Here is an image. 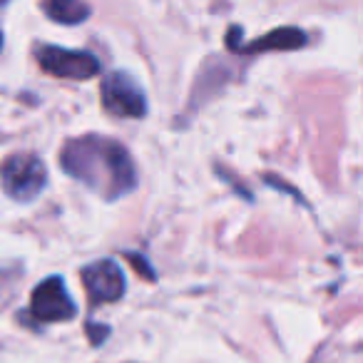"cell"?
Segmentation results:
<instances>
[{"instance_id":"obj_1","label":"cell","mask_w":363,"mask_h":363,"mask_svg":"<svg viewBox=\"0 0 363 363\" xmlns=\"http://www.w3.org/2000/svg\"><path fill=\"white\" fill-rule=\"evenodd\" d=\"M60 164L67 174L105 199L125 197L137 184L130 152L110 137L87 135L70 140L60 155Z\"/></svg>"},{"instance_id":"obj_2","label":"cell","mask_w":363,"mask_h":363,"mask_svg":"<svg viewBox=\"0 0 363 363\" xmlns=\"http://www.w3.org/2000/svg\"><path fill=\"white\" fill-rule=\"evenodd\" d=\"M0 182L3 189L16 202H33L48 184V169L40 157L30 152L11 155L0 164Z\"/></svg>"},{"instance_id":"obj_3","label":"cell","mask_w":363,"mask_h":363,"mask_svg":"<svg viewBox=\"0 0 363 363\" xmlns=\"http://www.w3.org/2000/svg\"><path fill=\"white\" fill-rule=\"evenodd\" d=\"M38 62L48 75L65 80H90L100 72V62L95 55L82 50H65L57 45H43L38 50Z\"/></svg>"},{"instance_id":"obj_4","label":"cell","mask_w":363,"mask_h":363,"mask_svg":"<svg viewBox=\"0 0 363 363\" xmlns=\"http://www.w3.org/2000/svg\"><path fill=\"white\" fill-rule=\"evenodd\" d=\"M30 313L40 323H55V321H70L75 318L77 306L70 298L65 289V281L60 277H50L30 296Z\"/></svg>"},{"instance_id":"obj_5","label":"cell","mask_w":363,"mask_h":363,"mask_svg":"<svg viewBox=\"0 0 363 363\" xmlns=\"http://www.w3.org/2000/svg\"><path fill=\"white\" fill-rule=\"evenodd\" d=\"M102 105L117 117H142L147 112L145 92L127 72H110L102 80Z\"/></svg>"},{"instance_id":"obj_6","label":"cell","mask_w":363,"mask_h":363,"mask_svg":"<svg viewBox=\"0 0 363 363\" xmlns=\"http://www.w3.org/2000/svg\"><path fill=\"white\" fill-rule=\"evenodd\" d=\"M82 284H85L87 298L92 303L117 301L125 294V277H122L120 267L110 259L95 262L82 269Z\"/></svg>"},{"instance_id":"obj_7","label":"cell","mask_w":363,"mask_h":363,"mask_svg":"<svg viewBox=\"0 0 363 363\" xmlns=\"http://www.w3.org/2000/svg\"><path fill=\"white\" fill-rule=\"evenodd\" d=\"M306 45V33L298 28H279V30L267 33L259 40L249 43V45H237V52H264V50H296V48Z\"/></svg>"},{"instance_id":"obj_8","label":"cell","mask_w":363,"mask_h":363,"mask_svg":"<svg viewBox=\"0 0 363 363\" xmlns=\"http://www.w3.org/2000/svg\"><path fill=\"white\" fill-rule=\"evenodd\" d=\"M43 13L60 26H77L90 18V6L82 0H43Z\"/></svg>"},{"instance_id":"obj_9","label":"cell","mask_w":363,"mask_h":363,"mask_svg":"<svg viewBox=\"0 0 363 363\" xmlns=\"http://www.w3.org/2000/svg\"><path fill=\"white\" fill-rule=\"evenodd\" d=\"M0 48H3V33H0Z\"/></svg>"},{"instance_id":"obj_10","label":"cell","mask_w":363,"mask_h":363,"mask_svg":"<svg viewBox=\"0 0 363 363\" xmlns=\"http://www.w3.org/2000/svg\"><path fill=\"white\" fill-rule=\"evenodd\" d=\"M3 3H8V0H0V6H3Z\"/></svg>"}]
</instances>
